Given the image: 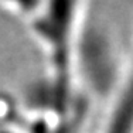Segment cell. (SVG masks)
Segmentation results:
<instances>
[{"label": "cell", "instance_id": "1", "mask_svg": "<svg viewBox=\"0 0 133 133\" xmlns=\"http://www.w3.org/2000/svg\"><path fill=\"white\" fill-rule=\"evenodd\" d=\"M9 13L23 21L43 48L51 65L54 87L66 91L79 88V55L84 36L85 3L27 2L4 3Z\"/></svg>", "mask_w": 133, "mask_h": 133}, {"label": "cell", "instance_id": "2", "mask_svg": "<svg viewBox=\"0 0 133 133\" xmlns=\"http://www.w3.org/2000/svg\"><path fill=\"white\" fill-rule=\"evenodd\" d=\"M99 133H133V50L112 84Z\"/></svg>", "mask_w": 133, "mask_h": 133}]
</instances>
